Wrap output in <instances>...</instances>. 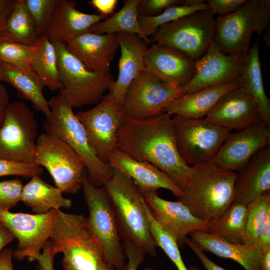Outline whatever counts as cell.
Returning <instances> with one entry per match:
<instances>
[{"instance_id":"cell-1","label":"cell","mask_w":270,"mask_h":270,"mask_svg":"<svg viewBox=\"0 0 270 270\" xmlns=\"http://www.w3.org/2000/svg\"><path fill=\"white\" fill-rule=\"evenodd\" d=\"M116 148L134 159L149 162L182 190L194 168L180 156L170 116L164 112L144 120L126 118L118 130Z\"/></svg>"},{"instance_id":"cell-2","label":"cell","mask_w":270,"mask_h":270,"mask_svg":"<svg viewBox=\"0 0 270 270\" xmlns=\"http://www.w3.org/2000/svg\"><path fill=\"white\" fill-rule=\"evenodd\" d=\"M112 169V177L103 186L108 197L120 237L124 242L156 256L157 246L150 230L148 206L143 194L132 178Z\"/></svg>"},{"instance_id":"cell-3","label":"cell","mask_w":270,"mask_h":270,"mask_svg":"<svg viewBox=\"0 0 270 270\" xmlns=\"http://www.w3.org/2000/svg\"><path fill=\"white\" fill-rule=\"evenodd\" d=\"M193 167L192 176L178 200L196 217L214 224L234 201L236 172L211 162Z\"/></svg>"},{"instance_id":"cell-4","label":"cell","mask_w":270,"mask_h":270,"mask_svg":"<svg viewBox=\"0 0 270 270\" xmlns=\"http://www.w3.org/2000/svg\"><path fill=\"white\" fill-rule=\"evenodd\" d=\"M48 104L50 116L44 124L45 132L66 142L83 160L88 181L96 186H104L112 177V169L96 154L72 108L60 92L48 100Z\"/></svg>"},{"instance_id":"cell-5","label":"cell","mask_w":270,"mask_h":270,"mask_svg":"<svg viewBox=\"0 0 270 270\" xmlns=\"http://www.w3.org/2000/svg\"><path fill=\"white\" fill-rule=\"evenodd\" d=\"M55 48L62 88L60 93L73 108L98 103L114 78L111 72L88 70L64 44L52 43Z\"/></svg>"},{"instance_id":"cell-6","label":"cell","mask_w":270,"mask_h":270,"mask_svg":"<svg viewBox=\"0 0 270 270\" xmlns=\"http://www.w3.org/2000/svg\"><path fill=\"white\" fill-rule=\"evenodd\" d=\"M270 0H246L238 10L216 19L214 41L225 54L246 55L254 33L269 26Z\"/></svg>"},{"instance_id":"cell-7","label":"cell","mask_w":270,"mask_h":270,"mask_svg":"<svg viewBox=\"0 0 270 270\" xmlns=\"http://www.w3.org/2000/svg\"><path fill=\"white\" fill-rule=\"evenodd\" d=\"M88 208V228L99 242L106 260L115 270H126V256L115 217L104 188L96 186L84 172L82 183Z\"/></svg>"},{"instance_id":"cell-8","label":"cell","mask_w":270,"mask_h":270,"mask_svg":"<svg viewBox=\"0 0 270 270\" xmlns=\"http://www.w3.org/2000/svg\"><path fill=\"white\" fill-rule=\"evenodd\" d=\"M215 25L214 14L208 6L160 26L150 42L177 49L196 60L214 41Z\"/></svg>"},{"instance_id":"cell-9","label":"cell","mask_w":270,"mask_h":270,"mask_svg":"<svg viewBox=\"0 0 270 270\" xmlns=\"http://www.w3.org/2000/svg\"><path fill=\"white\" fill-rule=\"evenodd\" d=\"M172 120L179 153L191 166L210 162L230 132L205 118L174 115Z\"/></svg>"},{"instance_id":"cell-10","label":"cell","mask_w":270,"mask_h":270,"mask_svg":"<svg viewBox=\"0 0 270 270\" xmlns=\"http://www.w3.org/2000/svg\"><path fill=\"white\" fill-rule=\"evenodd\" d=\"M34 162L46 168L62 192L75 194L82 188L84 163L60 138L46 132L38 136Z\"/></svg>"},{"instance_id":"cell-11","label":"cell","mask_w":270,"mask_h":270,"mask_svg":"<svg viewBox=\"0 0 270 270\" xmlns=\"http://www.w3.org/2000/svg\"><path fill=\"white\" fill-rule=\"evenodd\" d=\"M38 136L34 112L22 102H10L0 128V159L34 163Z\"/></svg>"},{"instance_id":"cell-12","label":"cell","mask_w":270,"mask_h":270,"mask_svg":"<svg viewBox=\"0 0 270 270\" xmlns=\"http://www.w3.org/2000/svg\"><path fill=\"white\" fill-rule=\"evenodd\" d=\"M184 94L180 86L164 82L145 70L130 84L122 108L126 118L146 119L164 113L172 100Z\"/></svg>"},{"instance_id":"cell-13","label":"cell","mask_w":270,"mask_h":270,"mask_svg":"<svg viewBox=\"0 0 270 270\" xmlns=\"http://www.w3.org/2000/svg\"><path fill=\"white\" fill-rule=\"evenodd\" d=\"M59 210L29 214L0 209V220L18 241L13 258L21 260L27 258L30 262L38 260L52 232Z\"/></svg>"},{"instance_id":"cell-14","label":"cell","mask_w":270,"mask_h":270,"mask_svg":"<svg viewBox=\"0 0 270 270\" xmlns=\"http://www.w3.org/2000/svg\"><path fill=\"white\" fill-rule=\"evenodd\" d=\"M75 114L82 124L96 154L108 164L110 154L116 148L118 130L126 118L122 106L109 92L94 108Z\"/></svg>"},{"instance_id":"cell-15","label":"cell","mask_w":270,"mask_h":270,"mask_svg":"<svg viewBox=\"0 0 270 270\" xmlns=\"http://www.w3.org/2000/svg\"><path fill=\"white\" fill-rule=\"evenodd\" d=\"M246 56L225 54L214 41L206 53L195 60L192 79L180 86L184 94L211 86L240 82Z\"/></svg>"},{"instance_id":"cell-16","label":"cell","mask_w":270,"mask_h":270,"mask_svg":"<svg viewBox=\"0 0 270 270\" xmlns=\"http://www.w3.org/2000/svg\"><path fill=\"white\" fill-rule=\"evenodd\" d=\"M270 145V126L262 122L229 134L211 161L216 168L238 172L260 149Z\"/></svg>"},{"instance_id":"cell-17","label":"cell","mask_w":270,"mask_h":270,"mask_svg":"<svg viewBox=\"0 0 270 270\" xmlns=\"http://www.w3.org/2000/svg\"><path fill=\"white\" fill-rule=\"evenodd\" d=\"M146 202L157 224L176 240L185 244L187 236L194 231L210 232L213 224L194 216L181 202L160 198L156 192H142Z\"/></svg>"},{"instance_id":"cell-18","label":"cell","mask_w":270,"mask_h":270,"mask_svg":"<svg viewBox=\"0 0 270 270\" xmlns=\"http://www.w3.org/2000/svg\"><path fill=\"white\" fill-rule=\"evenodd\" d=\"M205 118L230 131L240 130L264 122L253 98L240 84L224 94Z\"/></svg>"},{"instance_id":"cell-19","label":"cell","mask_w":270,"mask_h":270,"mask_svg":"<svg viewBox=\"0 0 270 270\" xmlns=\"http://www.w3.org/2000/svg\"><path fill=\"white\" fill-rule=\"evenodd\" d=\"M146 70L162 82L182 86L195 72V60L173 48L153 44L144 54Z\"/></svg>"},{"instance_id":"cell-20","label":"cell","mask_w":270,"mask_h":270,"mask_svg":"<svg viewBox=\"0 0 270 270\" xmlns=\"http://www.w3.org/2000/svg\"><path fill=\"white\" fill-rule=\"evenodd\" d=\"M120 56L118 78L109 90L114 100L122 106L126 92L130 83L146 70L144 54L149 44L138 34H116Z\"/></svg>"},{"instance_id":"cell-21","label":"cell","mask_w":270,"mask_h":270,"mask_svg":"<svg viewBox=\"0 0 270 270\" xmlns=\"http://www.w3.org/2000/svg\"><path fill=\"white\" fill-rule=\"evenodd\" d=\"M76 1L57 0L46 34L52 42L66 44L77 36L88 32L96 24L108 18L100 14L79 11Z\"/></svg>"},{"instance_id":"cell-22","label":"cell","mask_w":270,"mask_h":270,"mask_svg":"<svg viewBox=\"0 0 270 270\" xmlns=\"http://www.w3.org/2000/svg\"><path fill=\"white\" fill-rule=\"evenodd\" d=\"M68 50L89 70L110 72V63L119 47L116 34L85 32L66 44Z\"/></svg>"},{"instance_id":"cell-23","label":"cell","mask_w":270,"mask_h":270,"mask_svg":"<svg viewBox=\"0 0 270 270\" xmlns=\"http://www.w3.org/2000/svg\"><path fill=\"white\" fill-rule=\"evenodd\" d=\"M108 164L132 178L140 192H156L162 188L180 198L182 190L164 172L153 164L132 158L116 148L110 154Z\"/></svg>"},{"instance_id":"cell-24","label":"cell","mask_w":270,"mask_h":270,"mask_svg":"<svg viewBox=\"0 0 270 270\" xmlns=\"http://www.w3.org/2000/svg\"><path fill=\"white\" fill-rule=\"evenodd\" d=\"M268 192H270V145L259 150L236 172L233 202L247 206Z\"/></svg>"},{"instance_id":"cell-25","label":"cell","mask_w":270,"mask_h":270,"mask_svg":"<svg viewBox=\"0 0 270 270\" xmlns=\"http://www.w3.org/2000/svg\"><path fill=\"white\" fill-rule=\"evenodd\" d=\"M190 235L204 252L232 260L244 270H260L261 250L255 245L230 242L210 232L194 231Z\"/></svg>"},{"instance_id":"cell-26","label":"cell","mask_w":270,"mask_h":270,"mask_svg":"<svg viewBox=\"0 0 270 270\" xmlns=\"http://www.w3.org/2000/svg\"><path fill=\"white\" fill-rule=\"evenodd\" d=\"M240 84L236 82L214 86L185 94L172 100L165 112L170 116L204 118L224 94Z\"/></svg>"},{"instance_id":"cell-27","label":"cell","mask_w":270,"mask_h":270,"mask_svg":"<svg viewBox=\"0 0 270 270\" xmlns=\"http://www.w3.org/2000/svg\"><path fill=\"white\" fill-rule=\"evenodd\" d=\"M0 81L10 84L20 98L30 101L34 108L42 112L46 118L50 117V110L43 95V88L32 72H26L0 62Z\"/></svg>"},{"instance_id":"cell-28","label":"cell","mask_w":270,"mask_h":270,"mask_svg":"<svg viewBox=\"0 0 270 270\" xmlns=\"http://www.w3.org/2000/svg\"><path fill=\"white\" fill-rule=\"evenodd\" d=\"M20 201L30 207L36 214H45L52 209L70 208V199L64 198L62 192L45 182L36 175L23 186Z\"/></svg>"},{"instance_id":"cell-29","label":"cell","mask_w":270,"mask_h":270,"mask_svg":"<svg viewBox=\"0 0 270 270\" xmlns=\"http://www.w3.org/2000/svg\"><path fill=\"white\" fill-rule=\"evenodd\" d=\"M259 52L260 42L256 40L250 48L246 56L240 76V84L253 98L263 121L270 126V100L264 89Z\"/></svg>"},{"instance_id":"cell-30","label":"cell","mask_w":270,"mask_h":270,"mask_svg":"<svg viewBox=\"0 0 270 270\" xmlns=\"http://www.w3.org/2000/svg\"><path fill=\"white\" fill-rule=\"evenodd\" d=\"M0 36L26 45L36 41L40 36L24 0H17L0 30Z\"/></svg>"},{"instance_id":"cell-31","label":"cell","mask_w":270,"mask_h":270,"mask_svg":"<svg viewBox=\"0 0 270 270\" xmlns=\"http://www.w3.org/2000/svg\"><path fill=\"white\" fill-rule=\"evenodd\" d=\"M140 0H127L124 6L110 18L94 24L88 32L100 34L128 33L138 34L150 44L142 34L138 22V6Z\"/></svg>"},{"instance_id":"cell-32","label":"cell","mask_w":270,"mask_h":270,"mask_svg":"<svg viewBox=\"0 0 270 270\" xmlns=\"http://www.w3.org/2000/svg\"><path fill=\"white\" fill-rule=\"evenodd\" d=\"M40 37V45L32 62L31 70L43 88L60 90L62 85L55 48L46 34Z\"/></svg>"},{"instance_id":"cell-33","label":"cell","mask_w":270,"mask_h":270,"mask_svg":"<svg viewBox=\"0 0 270 270\" xmlns=\"http://www.w3.org/2000/svg\"><path fill=\"white\" fill-rule=\"evenodd\" d=\"M246 217V206L232 202L210 232L230 242L244 244Z\"/></svg>"},{"instance_id":"cell-34","label":"cell","mask_w":270,"mask_h":270,"mask_svg":"<svg viewBox=\"0 0 270 270\" xmlns=\"http://www.w3.org/2000/svg\"><path fill=\"white\" fill-rule=\"evenodd\" d=\"M40 36L33 44L26 45L0 36V62L31 72L32 62L40 45Z\"/></svg>"},{"instance_id":"cell-35","label":"cell","mask_w":270,"mask_h":270,"mask_svg":"<svg viewBox=\"0 0 270 270\" xmlns=\"http://www.w3.org/2000/svg\"><path fill=\"white\" fill-rule=\"evenodd\" d=\"M208 8L206 2L197 5H178L166 9L160 14L154 16H138V22L143 36L149 38L160 26L182 17Z\"/></svg>"},{"instance_id":"cell-36","label":"cell","mask_w":270,"mask_h":270,"mask_svg":"<svg viewBox=\"0 0 270 270\" xmlns=\"http://www.w3.org/2000/svg\"><path fill=\"white\" fill-rule=\"evenodd\" d=\"M246 208L244 244L255 245L268 215L270 213V192L252 200Z\"/></svg>"},{"instance_id":"cell-37","label":"cell","mask_w":270,"mask_h":270,"mask_svg":"<svg viewBox=\"0 0 270 270\" xmlns=\"http://www.w3.org/2000/svg\"><path fill=\"white\" fill-rule=\"evenodd\" d=\"M148 211L150 230L156 246H160L164 252L178 270H188L183 262L179 246L174 239L157 224L148 206Z\"/></svg>"},{"instance_id":"cell-38","label":"cell","mask_w":270,"mask_h":270,"mask_svg":"<svg viewBox=\"0 0 270 270\" xmlns=\"http://www.w3.org/2000/svg\"><path fill=\"white\" fill-rule=\"evenodd\" d=\"M57 0H24L39 36L46 34Z\"/></svg>"},{"instance_id":"cell-39","label":"cell","mask_w":270,"mask_h":270,"mask_svg":"<svg viewBox=\"0 0 270 270\" xmlns=\"http://www.w3.org/2000/svg\"><path fill=\"white\" fill-rule=\"evenodd\" d=\"M23 184L15 178L0 181V209L9 210L20 201Z\"/></svg>"},{"instance_id":"cell-40","label":"cell","mask_w":270,"mask_h":270,"mask_svg":"<svg viewBox=\"0 0 270 270\" xmlns=\"http://www.w3.org/2000/svg\"><path fill=\"white\" fill-rule=\"evenodd\" d=\"M43 172L42 166L35 163H22L0 159V177L18 176L24 178H32L40 176Z\"/></svg>"},{"instance_id":"cell-41","label":"cell","mask_w":270,"mask_h":270,"mask_svg":"<svg viewBox=\"0 0 270 270\" xmlns=\"http://www.w3.org/2000/svg\"><path fill=\"white\" fill-rule=\"evenodd\" d=\"M184 4L182 0H140L138 6L139 16H154L170 7Z\"/></svg>"},{"instance_id":"cell-42","label":"cell","mask_w":270,"mask_h":270,"mask_svg":"<svg viewBox=\"0 0 270 270\" xmlns=\"http://www.w3.org/2000/svg\"><path fill=\"white\" fill-rule=\"evenodd\" d=\"M246 2V0H208L206 3L214 15L224 16L238 10Z\"/></svg>"},{"instance_id":"cell-43","label":"cell","mask_w":270,"mask_h":270,"mask_svg":"<svg viewBox=\"0 0 270 270\" xmlns=\"http://www.w3.org/2000/svg\"><path fill=\"white\" fill-rule=\"evenodd\" d=\"M124 248L126 258L128 260L126 270H138V266L144 260L146 252L128 242H124Z\"/></svg>"},{"instance_id":"cell-44","label":"cell","mask_w":270,"mask_h":270,"mask_svg":"<svg viewBox=\"0 0 270 270\" xmlns=\"http://www.w3.org/2000/svg\"><path fill=\"white\" fill-rule=\"evenodd\" d=\"M185 244H186L198 258L205 270H226L210 260L198 244L190 238H186Z\"/></svg>"},{"instance_id":"cell-45","label":"cell","mask_w":270,"mask_h":270,"mask_svg":"<svg viewBox=\"0 0 270 270\" xmlns=\"http://www.w3.org/2000/svg\"><path fill=\"white\" fill-rule=\"evenodd\" d=\"M56 254L49 241H48L37 260L38 270H54V261Z\"/></svg>"},{"instance_id":"cell-46","label":"cell","mask_w":270,"mask_h":270,"mask_svg":"<svg viewBox=\"0 0 270 270\" xmlns=\"http://www.w3.org/2000/svg\"><path fill=\"white\" fill-rule=\"evenodd\" d=\"M88 2L100 12V14L108 17V15L114 13L118 1V0H90Z\"/></svg>"},{"instance_id":"cell-47","label":"cell","mask_w":270,"mask_h":270,"mask_svg":"<svg viewBox=\"0 0 270 270\" xmlns=\"http://www.w3.org/2000/svg\"><path fill=\"white\" fill-rule=\"evenodd\" d=\"M255 246L262 251L270 248V213L268 215Z\"/></svg>"},{"instance_id":"cell-48","label":"cell","mask_w":270,"mask_h":270,"mask_svg":"<svg viewBox=\"0 0 270 270\" xmlns=\"http://www.w3.org/2000/svg\"><path fill=\"white\" fill-rule=\"evenodd\" d=\"M12 258V248H4L0 253V270H14Z\"/></svg>"},{"instance_id":"cell-49","label":"cell","mask_w":270,"mask_h":270,"mask_svg":"<svg viewBox=\"0 0 270 270\" xmlns=\"http://www.w3.org/2000/svg\"><path fill=\"white\" fill-rule=\"evenodd\" d=\"M18 0H0V30Z\"/></svg>"},{"instance_id":"cell-50","label":"cell","mask_w":270,"mask_h":270,"mask_svg":"<svg viewBox=\"0 0 270 270\" xmlns=\"http://www.w3.org/2000/svg\"><path fill=\"white\" fill-rule=\"evenodd\" d=\"M9 104L8 90L3 84H0V128L4 119L6 107Z\"/></svg>"},{"instance_id":"cell-51","label":"cell","mask_w":270,"mask_h":270,"mask_svg":"<svg viewBox=\"0 0 270 270\" xmlns=\"http://www.w3.org/2000/svg\"><path fill=\"white\" fill-rule=\"evenodd\" d=\"M14 238L11 232L0 220V253L4 248Z\"/></svg>"},{"instance_id":"cell-52","label":"cell","mask_w":270,"mask_h":270,"mask_svg":"<svg viewBox=\"0 0 270 270\" xmlns=\"http://www.w3.org/2000/svg\"><path fill=\"white\" fill-rule=\"evenodd\" d=\"M260 264V270H270V248L261 250Z\"/></svg>"},{"instance_id":"cell-53","label":"cell","mask_w":270,"mask_h":270,"mask_svg":"<svg viewBox=\"0 0 270 270\" xmlns=\"http://www.w3.org/2000/svg\"><path fill=\"white\" fill-rule=\"evenodd\" d=\"M266 32L264 35V39L265 40L267 45L270 46V40L268 39V36H270V29L268 28L266 29Z\"/></svg>"},{"instance_id":"cell-54","label":"cell","mask_w":270,"mask_h":270,"mask_svg":"<svg viewBox=\"0 0 270 270\" xmlns=\"http://www.w3.org/2000/svg\"><path fill=\"white\" fill-rule=\"evenodd\" d=\"M188 270H200L196 266H192L188 268Z\"/></svg>"},{"instance_id":"cell-55","label":"cell","mask_w":270,"mask_h":270,"mask_svg":"<svg viewBox=\"0 0 270 270\" xmlns=\"http://www.w3.org/2000/svg\"><path fill=\"white\" fill-rule=\"evenodd\" d=\"M143 270H156L154 268L152 267L147 266Z\"/></svg>"}]
</instances>
